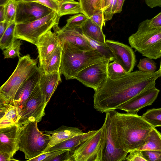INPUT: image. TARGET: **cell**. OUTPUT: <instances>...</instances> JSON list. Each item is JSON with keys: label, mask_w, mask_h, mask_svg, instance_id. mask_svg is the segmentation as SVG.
<instances>
[{"label": "cell", "mask_w": 161, "mask_h": 161, "mask_svg": "<svg viewBox=\"0 0 161 161\" xmlns=\"http://www.w3.org/2000/svg\"><path fill=\"white\" fill-rule=\"evenodd\" d=\"M159 77L158 71L149 73L138 70L114 80L108 77L94 91L93 107L102 113L115 110L139 93L155 86Z\"/></svg>", "instance_id": "1"}, {"label": "cell", "mask_w": 161, "mask_h": 161, "mask_svg": "<svg viewBox=\"0 0 161 161\" xmlns=\"http://www.w3.org/2000/svg\"><path fill=\"white\" fill-rule=\"evenodd\" d=\"M117 140L120 148L128 153L139 150L154 127L136 113L114 114Z\"/></svg>", "instance_id": "2"}, {"label": "cell", "mask_w": 161, "mask_h": 161, "mask_svg": "<svg viewBox=\"0 0 161 161\" xmlns=\"http://www.w3.org/2000/svg\"><path fill=\"white\" fill-rule=\"evenodd\" d=\"M62 43L60 71L66 80L75 79L80 72L92 64L108 60L96 48L84 50L68 42Z\"/></svg>", "instance_id": "3"}, {"label": "cell", "mask_w": 161, "mask_h": 161, "mask_svg": "<svg viewBox=\"0 0 161 161\" xmlns=\"http://www.w3.org/2000/svg\"><path fill=\"white\" fill-rule=\"evenodd\" d=\"M37 123L31 122L20 126L19 150L28 160L44 153L50 142V134L40 131Z\"/></svg>", "instance_id": "4"}, {"label": "cell", "mask_w": 161, "mask_h": 161, "mask_svg": "<svg viewBox=\"0 0 161 161\" xmlns=\"http://www.w3.org/2000/svg\"><path fill=\"white\" fill-rule=\"evenodd\" d=\"M37 61L29 54L19 58L17 66L11 75L0 88V96L13 104L14 97L20 85L37 69Z\"/></svg>", "instance_id": "5"}, {"label": "cell", "mask_w": 161, "mask_h": 161, "mask_svg": "<svg viewBox=\"0 0 161 161\" xmlns=\"http://www.w3.org/2000/svg\"><path fill=\"white\" fill-rule=\"evenodd\" d=\"M60 18L58 12L53 10L39 19L28 23L16 24L15 38L36 45L41 36L58 25Z\"/></svg>", "instance_id": "6"}, {"label": "cell", "mask_w": 161, "mask_h": 161, "mask_svg": "<svg viewBox=\"0 0 161 161\" xmlns=\"http://www.w3.org/2000/svg\"><path fill=\"white\" fill-rule=\"evenodd\" d=\"M131 47L143 56L156 59L161 57V27L137 31L128 38Z\"/></svg>", "instance_id": "7"}, {"label": "cell", "mask_w": 161, "mask_h": 161, "mask_svg": "<svg viewBox=\"0 0 161 161\" xmlns=\"http://www.w3.org/2000/svg\"><path fill=\"white\" fill-rule=\"evenodd\" d=\"M106 127H102L74 150L75 161H102L105 138Z\"/></svg>", "instance_id": "8"}, {"label": "cell", "mask_w": 161, "mask_h": 161, "mask_svg": "<svg viewBox=\"0 0 161 161\" xmlns=\"http://www.w3.org/2000/svg\"><path fill=\"white\" fill-rule=\"evenodd\" d=\"M114 110L105 113L104 122L106 127L105 138L102 161H125L128 153L120 148L117 140L114 116Z\"/></svg>", "instance_id": "9"}, {"label": "cell", "mask_w": 161, "mask_h": 161, "mask_svg": "<svg viewBox=\"0 0 161 161\" xmlns=\"http://www.w3.org/2000/svg\"><path fill=\"white\" fill-rule=\"evenodd\" d=\"M47 104L44 96L38 83L20 113L18 125L20 126L31 122L41 121L45 115V109Z\"/></svg>", "instance_id": "10"}, {"label": "cell", "mask_w": 161, "mask_h": 161, "mask_svg": "<svg viewBox=\"0 0 161 161\" xmlns=\"http://www.w3.org/2000/svg\"><path fill=\"white\" fill-rule=\"evenodd\" d=\"M110 62L106 60L92 64L80 72L75 79L95 91L108 77L107 66Z\"/></svg>", "instance_id": "11"}, {"label": "cell", "mask_w": 161, "mask_h": 161, "mask_svg": "<svg viewBox=\"0 0 161 161\" xmlns=\"http://www.w3.org/2000/svg\"><path fill=\"white\" fill-rule=\"evenodd\" d=\"M15 22L16 24L26 23L41 19L53 10L45 6L33 2L17 0Z\"/></svg>", "instance_id": "12"}, {"label": "cell", "mask_w": 161, "mask_h": 161, "mask_svg": "<svg viewBox=\"0 0 161 161\" xmlns=\"http://www.w3.org/2000/svg\"><path fill=\"white\" fill-rule=\"evenodd\" d=\"M105 43L112 52L114 61L119 63L127 73L132 71L136 65V56L131 47L122 43L107 40Z\"/></svg>", "instance_id": "13"}, {"label": "cell", "mask_w": 161, "mask_h": 161, "mask_svg": "<svg viewBox=\"0 0 161 161\" xmlns=\"http://www.w3.org/2000/svg\"><path fill=\"white\" fill-rule=\"evenodd\" d=\"M159 92L155 86L148 88L122 104L117 109L128 113H136L142 108L151 105L156 99Z\"/></svg>", "instance_id": "14"}, {"label": "cell", "mask_w": 161, "mask_h": 161, "mask_svg": "<svg viewBox=\"0 0 161 161\" xmlns=\"http://www.w3.org/2000/svg\"><path fill=\"white\" fill-rule=\"evenodd\" d=\"M57 25L53 29L57 34L60 42L70 43L78 48L84 50L94 49L89 41L81 32L80 28L68 27L65 26L60 28Z\"/></svg>", "instance_id": "15"}, {"label": "cell", "mask_w": 161, "mask_h": 161, "mask_svg": "<svg viewBox=\"0 0 161 161\" xmlns=\"http://www.w3.org/2000/svg\"><path fill=\"white\" fill-rule=\"evenodd\" d=\"M42 71V69L38 67L36 70L20 85L17 91L13 105L18 109L20 115L26 101L39 83Z\"/></svg>", "instance_id": "16"}, {"label": "cell", "mask_w": 161, "mask_h": 161, "mask_svg": "<svg viewBox=\"0 0 161 161\" xmlns=\"http://www.w3.org/2000/svg\"><path fill=\"white\" fill-rule=\"evenodd\" d=\"M20 126L15 124L0 128V152L5 153L13 158L19 150Z\"/></svg>", "instance_id": "17"}, {"label": "cell", "mask_w": 161, "mask_h": 161, "mask_svg": "<svg viewBox=\"0 0 161 161\" xmlns=\"http://www.w3.org/2000/svg\"><path fill=\"white\" fill-rule=\"evenodd\" d=\"M62 43L57 34L52 32L51 30L41 36L36 45L38 51L39 65Z\"/></svg>", "instance_id": "18"}, {"label": "cell", "mask_w": 161, "mask_h": 161, "mask_svg": "<svg viewBox=\"0 0 161 161\" xmlns=\"http://www.w3.org/2000/svg\"><path fill=\"white\" fill-rule=\"evenodd\" d=\"M52 135L50 140L44 153L47 152L52 147L75 136L84 133L79 128L62 125L53 131L45 130L44 132Z\"/></svg>", "instance_id": "19"}, {"label": "cell", "mask_w": 161, "mask_h": 161, "mask_svg": "<svg viewBox=\"0 0 161 161\" xmlns=\"http://www.w3.org/2000/svg\"><path fill=\"white\" fill-rule=\"evenodd\" d=\"M60 71L46 74L42 71L39 85L44 96L47 104L55 91L59 82H61Z\"/></svg>", "instance_id": "20"}, {"label": "cell", "mask_w": 161, "mask_h": 161, "mask_svg": "<svg viewBox=\"0 0 161 161\" xmlns=\"http://www.w3.org/2000/svg\"><path fill=\"white\" fill-rule=\"evenodd\" d=\"M97 131V130L89 131L75 136L52 147L47 152L64 150H74Z\"/></svg>", "instance_id": "21"}, {"label": "cell", "mask_w": 161, "mask_h": 161, "mask_svg": "<svg viewBox=\"0 0 161 161\" xmlns=\"http://www.w3.org/2000/svg\"><path fill=\"white\" fill-rule=\"evenodd\" d=\"M62 50V43L58 45L46 60L39 65L44 73L48 74L60 71Z\"/></svg>", "instance_id": "22"}, {"label": "cell", "mask_w": 161, "mask_h": 161, "mask_svg": "<svg viewBox=\"0 0 161 161\" xmlns=\"http://www.w3.org/2000/svg\"><path fill=\"white\" fill-rule=\"evenodd\" d=\"M80 29L82 33L88 37L98 42H105V35L103 32L102 28L90 18H88Z\"/></svg>", "instance_id": "23"}, {"label": "cell", "mask_w": 161, "mask_h": 161, "mask_svg": "<svg viewBox=\"0 0 161 161\" xmlns=\"http://www.w3.org/2000/svg\"><path fill=\"white\" fill-rule=\"evenodd\" d=\"M139 150L161 151V134L154 127L147 137L144 145Z\"/></svg>", "instance_id": "24"}, {"label": "cell", "mask_w": 161, "mask_h": 161, "mask_svg": "<svg viewBox=\"0 0 161 161\" xmlns=\"http://www.w3.org/2000/svg\"><path fill=\"white\" fill-rule=\"evenodd\" d=\"M58 13L60 17L79 13L84 14L80 3L74 0H65L60 2Z\"/></svg>", "instance_id": "25"}, {"label": "cell", "mask_w": 161, "mask_h": 161, "mask_svg": "<svg viewBox=\"0 0 161 161\" xmlns=\"http://www.w3.org/2000/svg\"><path fill=\"white\" fill-rule=\"evenodd\" d=\"M20 115L17 108L11 104L4 116L0 119V128H5L18 123Z\"/></svg>", "instance_id": "26"}, {"label": "cell", "mask_w": 161, "mask_h": 161, "mask_svg": "<svg viewBox=\"0 0 161 161\" xmlns=\"http://www.w3.org/2000/svg\"><path fill=\"white\" fill-rule=\"evenodd\" d=\"M79 3L84 14L88 18L102 11L103 0H80Z\"/></svg>", "instance_id": "27"}, {"label": "cell", "mask_w": 161, "mask_h": 161, "mask_svg": "<svg viewBox=\"0 0 161 161\" xmlns=\"http://www.w3.org/2000/svg\"><path fill=\"white\" fill-rule=\"evenodd\" d=\"M15 22L10 24L6 31L0 38V47L3 51L12 46L16 39L15 36L16 25Z\"/></svg>", "instance_id": "28"}, {"label": "cell", "mask_w": 161, "mask_h": 161, "mask_svg": "<svg viewBox=\"0 0 161 161\" xmlns=\"http://www.w3.org/2000/svg\"><path fill=\"white\" fill-rule=\"evenodd\" d=\"M141 116L153 126L161 127V108L148 110Z\"/></svg>", "instance_id": "29"}, {"label": "cell", "mask_w": 161, "mask_h": 161, "mask_svg": "<svg viewBox=\"0 0 161 161\" xmlns=\"http://www.w3.org/2000/svg\"><path fill=\"white\" fill-rule=\"evenodd\" d=\"M160 27H161V12L152 19H147L140 23L137 31H145Z\"/></svg>", "instance_id": "30"}, {"label": "cell", "mask_w": 161, "mask_h": 161, "mask_svg": "<svg viewBox=\"0 0 161 161\" xmlns=\"http://www.w3.org/2000/svg\"><path fill=\"white\" fill-rule=\"evenodd\" d=\"M127 73L122 66L116 61L109 63L108 65V77L111 80L119 78Z\"/></svg>", "instance_id": "31"}, {"label": "cell", "mask_w": 161, "mask_h": 161, "mask_svg": "<svg viewBox=\"0 0 161 161\" xmlns=\"http://www.w3.org/2000/svg\"><path fill=\"white\" fill-rule=\"evenodd\" d=\"M84 35L93 48L96 49L107 59L111 62L114 61L113 54L105 42H98Z\"/></svg>", "instance_id": "32"}, {"label": "cell", "mask_w": 161, "mask_h": 161, "mask_svg": "<svg viewBox=\"0 0 161 161\" xmlns=\"http://www.w3.org/2000/svg\"><path fill=\"white\" fill-rule=\"evenodd\" d=\"M117 4V0H103L102 11L105 22L111 20L116 13Z\"/></svg>", "instance_id": "33"}, {"label": "cell", "mask_w": 161, "mask_h": 161, "mask_svg": "<svg viewBox=\"0 0 161 161\" xmlns=\"http://www.w3.org/2000/svg\"><path fill=\"white\" fill-rule=\"evenodd\" d=\"M17 0H9L4 5L6 23L10 24L15 22Z\"/></svg>", "instance_id": "34"}, {"label": "cell", "mask_w": 161, "mask_h": 161, "mask_svg": "<svg viewBox=\"0 0 161 161\" xmlns=\"http://www.w3.org/2000/svg\"><path fill=\"white\" fill-rule=\"evenodd\" d=\"M22 42L20 40L16 39L12 46L3 50V54L4 58H14L18 57H20V50Z\"/></svg>", "instance_id": "35"}, {"label": "cell", "mask_w": 161, "mask_h": 161, "mask_svg": "<svg viewBox=\"0 0 161 161\" xmlns=\"http://www.w3.org/2000/svg\"><path fill=\"white\" fill-rule=\"evenodd\" d=\"M88 17L82 13L76 14L70 16L67 19L66 27L80 28L88 19Z\"/></svg>", "instance_id": "36"}, {"label": "cell", "mask_w": 161, "mask_h": 161, "mask_svg": "<svg viewBox=\"0 0 161 161\" xmlns=\"http://www.w3.org/2000/svg\"><path fill=\"white\" fill-rule=\"evenodd\" d=\"M137 67L139 70L147 72H154L157 69L156 63L148 58L140 59Z\"/></svg>", "instance_id": "37"}, {"label": "cell", "mask_w": 161, "mask_h": 161, "mask_svg": "<svg viewBox=\"0 0 161 161\" xmlns=\"http://www.w3.org/2000/svg\"><path fill=\"white\" fill-rule=\"evenodd\" d=\"M24 2H33L45 6L52 10L58 12L60 2L56 0H18Z\"/></svg>", "instance_id": "38"}, {"label": "cell", "mask_w": 161, "mask_h": 161, "mask_svg": "<svg viewBox=\"0 0 161 161\" xmlns=\"http://www.w3.org/2000/svg\"><path fill=\"white\" fill-rule=\"evenodd\" d=\"M66 150L46 152L38 156L28 160L31 161H50V160L59 154L65 152Z\"/></svg>", "instance_id": "39"}, {"label": "cell", "mask_w": 161, "mask_h": 161, "mask_svg": "<svg viewBox=\"0 0 161 161\" xmlns=\"http://www.w3.org/2000/svg\"><path fill=\"white\" fill-rule=\"evenodd\" d=\"M146 161H161V151L155 150H142Z\"/></svg>", "instance_id": "40"}, {"label": "cell", "mask_w": 161, "mask_h": 161, "mask_svg": "<svg viewBox=\"0 0 161 161\" xmlns=\"http://www.w3.org/2000/svg\"><path fill=\"white\" fill-rule=\"evenodd\" d=\"M126 156L125 161H146L142 154V150H135L130 152Z\"/></svg>", "instance_id": "41"}, {"label": "cell", "mask_w": 161, "mask_h": 161, "mask_svg": "<svg viewBox=\"0 0 161 161\" xmlns=\"http://www.w3.org/2000/svg\"><path fill=\"white\" fill-rule=\"evenodd\" d=\"M73 152L74 150H66L51 159L50 161H74L73 157Z\"/></svg>", "instance_id": "42"}, {"label": "cell", "mask_w": 161, "mask_h": 161, "mask_svg": "<svg viewBox=\"0 0 161 161\" xmlns=\"http://www.w3.org/2000/svg\"><path fill=\"white\" fill-rule=\"evenodd\" d=\"M89 18L94 23L99 26L102 28H103V26H105L106 22L104 19L103 11H100L94 14Z\"/></svg>", "instance_id": "43"}, {"label": "cell", "mask_w": 161, "mask_h": 161, "mask_svg": "<svg viewBox=\"0 0 161 161\" xmlns=\"http://www.w3.org/2000/svg\"><path fill=\"white\" fill-rule=\"evenodd\" d=\"M11 104V103L6 99L0 96V118L4 116Z\"/></svg>", "instance_id": "44"}, {"label": "cell", "mask_w": 161, "mask_h": 161, "mask_svg": "<svg viewBox=\"0 0 161 161\" xmlns=\"http://www.w3.org/2000/svg\"><path fill=\"white\" fill-rule=\"evenodd\" d=\"M145 3L150 8L161 7V0H145Z\"/></svg>", "instance_id": "45"}, {"label": "cell", "mask_w": 161, "mask_h": 161, "mask_svg": "<svg viewBox=\"0 0 161 161\" xmlns=\"http://www.w3.org/2000/svg\"><path fill=\"white\" fill-rule=\"evenodd\" d=\"M11 160H16L12 158L8 154L0 152V161H9Z\"/></svg>", "instance_id": "46"}, {"label": "cell", "mask_w": 161, "mask_h": 161, "mask_svg": "<svg viewBox=\"0 0 161 161\" xmlns=\"http://www.w3.org/2000/svg\"><path fill=\"white\" fill-rule=\"evenodd\" d=\"M9 24L5 21L0 22V38L3 36Z\"/></svg>", "instance_id": "47"}, {"label": "cell", "mask_w": 161, "mask_h": 161, "mask_svg": "<svg viewBox=\"0 0 161 161\" xmlns=\"http://www.w3.org/2000/svg\"><path fill=\"white\" fill-rule=\"evenodd\" d=\"M5 18L4 6H0V22L5 21Z\"/></svg>", "instance_id": "48"}, {"label": "cell", "mask_w": 161, "mask_h": 161, "mask_svg": "<svg viewBox=\"0 0 161 161\" xmlns=\"http://www.w3.org/2000/svg\"><path fill=\"white\" fill-rule=\"evenodd\" d=\"M125 0H117V4L116 13H120L122 10Z\"/></svg>", "instance_id": "49"}, {"label": "cell", "mask_w": 161, "mask_h": 161, "mask_svg": "<svg viewBox=\"0 0 161 161\" xmlns=\"http://www.w3.org/2000/svg\"><path fill=\"white\" fill-rule=\"evenodd\" d=\"M9 0H0V6H4Z\"/></svg>", "instance_id": "50"}, {"label": "cell", "mask_w": 161, "mask_h": 161, "mask_svg": "<svg viewBox=\"0 0 161 161\" xmlns=\"http://www.w3.org/2000/svg\"><path fill=\"white\" fill-rule=\"evenodd\" d=\"M157 71L158 72L159 77H161V60L160 61V67L159 69Z\"/></svg>", "instance_id": "51"}, {"label": "cell", "mask_w": 161, "mask_h": 161, "mask_svg": "<svg viewBox=\"0 0 161 161\" xmlns=\"http://www.w3.org/2000/svg\"><path fill=\"white\" fill-rule=\"evenodd\" d=\"M56 0L58 1V2H61L63 1H64L65 0Z\"/></svg>", "instance_id": "52"}, {"label": "cell", "mask_w": 161, "mask_h": 161, "mask_svg": "<svg viewBox=\"0 0 161 161\" xmlns=\"http://www.w3.org/2000/svg\"><path fill=\"white\" fill-rule=\"evenodd\" d=\"M78 1V2H80V0H77Z\"/></svg>", "instance_id": "53"}]
</instances>
